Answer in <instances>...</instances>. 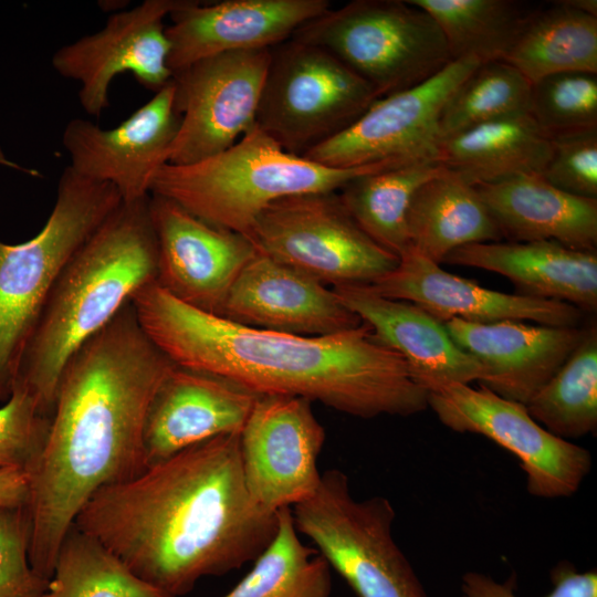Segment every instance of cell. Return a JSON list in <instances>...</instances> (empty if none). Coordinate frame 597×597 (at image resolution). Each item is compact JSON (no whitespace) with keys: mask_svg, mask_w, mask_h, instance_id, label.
I'll list each match as a JSON object with an SVG mask.
<instances>
[{"mask_svg":"<svg viewBox=\"0 0 597 597\" xmlns=\"http://www.w3.org/2000/svg\"><path fill=\"white\" fill-rule=\"evenodd\" d=\"M532 83L504 61L476 66L446 103L440 130L442 139L481 124L528 113Z\"/></svg>","mask_w":597,"mask_h":597,"instance_id":"34","label":"cell"},{"mask_svg":"<svg viewBox=\"0 0 597 597\" xmlns=\"http://www.w3.org/2000/svg\"><path fill=\"white\" fill-rule=\"evenodd\" d=\"M551 144L543 178L567 193L597 199V127L552 136Z\"/></svg>","mask_w":597,"mask_h":597,"instance_id":"38","label":"cell"},{"mask_svg":"<svg viewBox=\"0 0 597 597\" xmlns=\"http://www.w3.org/2000/svg\"><path fill=\"white\" fill-rule=\"evenodd\" d=\"M296 531L358 597H428L392 536L396 511L384 496L357 500L341 470L322 473L316 492L292 506Z\"/></svg>","mask_w":597,"mask_h":597,"instance_id":"8","label":"cell"},{"mask_svg":"<svg viewBox=\"0 0 597 597\" xmlns=\"http://www.w3.org/2000/svg\"><path fill=\"white\" fill-rule=\"evenodd\" d=\"M440 28L452 61H502L531 10L514 0H407Z\"/></svg>","mask_w":597,"mask_h":597,"instance_id":"32","label":"cell"},{"mask_svg":"<svg viewBox=\"0 0 597 597\" xmlns=\"http://www.w3.org/2000/svg\"><path fill=\"white\" fill-rule=\"evenodd\" d=\"M567 4L573 8L586 12L588 14L597 17V1L596 0H565Z\"/></svg>","mask_w":597,"mask_h":597,"instance_id":"42","label":"cell"},{"mask_svg":"<svg viewBox=\"0 0 597 597\" xmlns=\"http://www.w3.org/2000/svg\"><path fill=\"white\" fill-rule=\"evenodd\" d=\"M122 202L114 186L67 166L42 230L22 243L0 241V401L12 392L20 359L61 271Z\"/></svg>","mask_w":597,"mask_h":597,"instance_id":"6","label":"cell"},{"mask_svg":"<svg viewBox=\"0 0 597 597\" xmlns=\"http://www.w3.org/2000/svg\"><path fill=\"white\" fill-rule=\"evenodd\" d=\"M428 407L452 431L481 434L516 457L528 494L574 495L591 470L590 452L535 421L526 406L480 385L453 384L428 392Z\"/></svg>","mask_w":597,"mask_h":597,"instance_id":"11","label":"cell"},{"mask_svg":"<svg viewBox=\"0 0 597 597\" xmlns=\"http://www.w3.org/2000/svg\"><path fill=\"white\" fill-rule=\"evenodd\" d=\"M175 366L143 332L130 301L65 364L29 472V558L42 577L51 578L60 544L93 494L145 471L146 412Z\"/></svg>","mask_w":597,"mask_h":597,"instance_id":"2","label":"cell"},{"mask_svg":"<svg viewBox=\"0 0 597 597\" xmlns=\"http://www.w3.org/2000/svg\"><path fill=\"white\" fill-rule=\"evenodd\" d=\"M181 0H145L109 14L97 32L57 49L51 63L62 77L80 84L78 101L90 116L109 106L113 80L125 72L154 93L172 76L164 20Z\"/></svg>","mask_w":597,"mask_h":597,"instance_id":"14","label":"cell"},{"mask_svg":"<svg viewBox=\"0 0 597 597\" xmlns=\"http://www.w3.org/2000/svg\"><path fill=\"white\" fill-rule=\"evenodd\" d=\"M551 137L530 113L494 119L442 140L441 163L473 186L542 175Z\"/></svg>","mask_w":597,"mask_h":597,"instance_id":"26","label":"cell"},{"mask_svg":"<svg viewBox=\"0 0 597 597\" xmlns=\"http://www.w3.org/2000/svg\"><path fill=\"white\" fill-rule=\"evenodd\" d=\"M553 589L544 597H597V572H579L568 562L559 563L551 573ZM463 597H519L516 575L498 582L480 572H467L461 578Z\"/></svg>","mask_w":597,"mask_h":597,"instance_id":"39","label":"cell"},{"mask_svg":"<svg viewBox=\"0 0 597 597\" xmlns=\"http://www.w3.org/2000/svg\"><path fill=\"white\" fill-rule=\"evenodd\" d=\"M334 290L379 343L405 359L415 381L428 392L453 384H480L486 378L482 364L452 339L443 323L420 306L379 296L365 285Z\"/></svg>","mask_w":597,"mask_h":597,"instance_id":"23","label":"cell"},{"mask_svg":"<svg viewBox=\"0 0 597 597\" xmlns=\"http://www.w3.org/2000/svg\"><path fill=\"white\" fill-rule=\"evenodd\" d=\"M407 234L410 248L439 264L460 247L502 239L476 187L447 168L416 191Z\"/></svg>","mask_w":597,"mask_h":597,"instance_id":"27","label":"cell"},{"mask_svg":"<svg viewBox=\"0 0 597 597\" xmlns=\"http://www.w3.org/2000/svg\"><path fill=\"white\" fill-rule=\"evenodd\" d=\"M256 395L222 378L175 366L149 402L143 432L146 468L205 440L240 433Z\"/></svg>","mask_w":597,"mask_h":597,"instance_id":"21","label":"cell"},{"mask_svg":"<svg viewBox=\"0 0 597 597\" xmlns=\"http://www.w3.org/2000/svg\"><path fill=\"white\" fill-rule=\"evenodd\" d=\"M179 124L170 80L113 128H102L88 119H71L62 144L75 172L114 186L123 201L133 202L149 196L153 177L167 164Z\"/></svg>","mask_w":597,"mask_h":597,"instance_id":"17","label":"cell"},{"mask_svg":"<svg viewBox=\"0 0 597 597\" xmlns=\"http://www.w3.org/2000/svg\"><path fill=\"white\" fill-rule=\"evenodd\" d=\"M410 164L401 159L333 168L285 151L254 126L230 148L203 160L163 165L149 195L175 201L216 227L250 235L259 214L284 197L337 191L349 180Z\"/></svg>","mask_w":597,"mask_h":597,"instance_id":"5","label":"cell"},{"mask_svg":"<svg viewBox=\"0 0 597 597\" xmlns=\"http://www.w3.org/2000/svg\"><path fill=\"white\" fill-rule=\"evenodd\" d=\"M378 98L332 53L289 39L271 49L256 126L285 151L303 156L348 128Z\"/></svg>","mask_w":597,"mask_h":597,"instance_id":"9","label":"cell"},{"mask_svg":"<svg viewBox=\"0 0 597 597\" xmlns=\"http://www.w3.org/2000/svg\"><path fill=\"white\" fill-rule=\"evenodd\" d=\"M130 302L143 332L176 366L256 396L301 397L359 418L407 417L428 408V391L405 359L363 322L324 336L266 331L187 305L156 282Z\"/></svg>","mask_w":597,"mask_h":597,"instance_id":"3","label":"cell"},{"mask_svg":"<svg viewBox=\"0 0 597 597\" xmlns=\"http://www.w3.org/2000/svg\"><path fill=\"white\" fill-rule=\"evenodd\" d=\"M220 316L286 334L324 336L362 324L335 290L258 252L242 269Z\"/></svg>","mask_w":597,"mask_h":597,"instance_id":"20","label":"cell"},{"mask_svg":"<svg viewBox=\"0 0 597 597\" xmlns=\"http://www.w3.org/2000/svg\"><path fill=\"white\" fill-rule=\"evenodd\" d=\"M30 519L25 506H0V597H41L48 578L29 558Z\"/></svg>","mask_w":597,"mask_h":597,"instance_id":"37","label":"cell"},{"mask_svg":"<svg viewBox=\"0 0 597 597\" xmlns=\"http://www.w3.org/2000/svg\"><path fill=\"white\" fill-rule=\"evenodd\" d=\"M41 597H169L136 577L97 540L74 524L64 535Z\"/></svg>","mask_w":597,"mask_h":597,"instance_id":"33","label":"cell"},{"mask_svg":"<svg viewBox=\"0 0 597 597\" xmlns=\"http://www.w3.org/2000/svg\"><path fill=\"white\" fill-rule=\"evenodd\" d=\"M452 339L486 369L480 385L526 405L578 345L584 327L530 325L521 321L443 323Z\"/></svg>","mask_w":597,"mask_h":597,"instance_id":"22","label":"cell"},{"mask_svg":"<svg viewBox=\"0 0 597 597\" xmlns=\"http://www.w3.org/2000/svg\"><path fill=\"white\" fill-rule=\"evenodd\" d=\"M293 40L322 48L384 97L452 62L437 22L407 0H353L300 27Z\"/></svg>","mask_w":597,"mask_h":597,"instance_id":"7","label":"cell"},{"mask_svg":"<svg viewBox=\"0 0 597 597\" xmlns=\"http://www.w3.org/2000/svg\"><path fill=\"white\" fill-rule=\"evenodd\" d=\"M148 198L123 201L72 255L46 298L14 386L25 388L50 417L70 357L138 290L156 282L157 244Z\"/></svg>","mask_w":597,"mask_h":597,"instance_id":"4","label":"cell"},{"mask_svg":"<svg viewBox=\"0 0 597 597\" xmlns=\"http://www.w3.org/2000/svg\"><path fill=\"white\" fill-rule=\"evenodd\" d=\"M0 166L18 170L20 172L27 174V175L32 176V177H41L42 176V174L39 170L28 168V167H23L20 164H18V163L11 160L10 158H8L1 147H0Z\"/></svg>","mask_w":597,"mask_h":597,"instance_id":"41","label":"cell"},{"mask_svg":"<svg viewBox=\"0 0 597 597\" xmlns=\"http://www.w3.org/2000/svg\"><path fill=\"white\" fill-rule=\"evenodd\" d=\"M442 263L501 274L517 294L568 303L584 313L597 310V252L556 241L481 242L460 247Z\"/></svg>","mask_w":597,"mask_h":597,"instance_id":"24","label":"cell"},{"mask_svg":"<svg viewBox=\"0 0 597 597\" xmlns=\"http://www.w3.org/2000/svg\"><path fill=\"white\" fill-rule=\"evenodd\" d=\"M480 64L474 57L453 60L423 83L376 100L348 128L303 156L333 168L387 159L441 163L443 107Z\"/></svg>","mask_w":597,"mask_h":597,"instance_id":"13","label":"cell"},{"mask_svg":"<svg viewBox=\"0 0 597 597\" xmlns=\"http://www.w3.org/2000/svg\"><path fill=\"white\" fill-rule=\"evenodd\" d=\"M29 483L28 472L0 468V506H27Z\"/></svg>","mask_w":597,"mask_h":597,"instance_id":"40","label":"cell"},{"mask_svg":"<svg viewBox=\"0 0 597 597\" xmlns=\"http://www.w3.org/2000/svg\"><path fill=\"white\" fill-rule=\"evenodd\" d=\"M250 240L258 252L334 287L369 285L399 262L359 228L337 191L273 201Z\"/></svg>","mask_w":597,"mask_h":597,"instance_id":"10","label":"cell"},{"mask_svg":"<svg viewBox=\"0 0 597 597\" xmlns=\"http://www.w3.org/2000/svg\"><path fill=\"white\" fill-rule=\"evenodd\" d=\"M311 402L294 396H256L240 432L245 486L269 511L294 506L320 485L317 460L326 433Z\"/></svg>","mask_w":597,"mask_h":597,"instance_id":"15","label":"cell"},{"mask_svg":"<svg viewBox=\"0 0 597 597\" xmlns=\"http://www.w3.org/2000/svg\"><path fill=\"white\" fill-rule=\"evenodd\" d=\"M156 283L178 301L220 315L245 264L258 253L247 237L216 227L164 197L149 195Z\"/></svg>","mask_w":597,"mask_h":597,"instance_id":"16","label":"cell"},{"mask_svg":"<svg viewBox=\"0 0 597 597\" xmlns=\"http://www.w3.org/2000/svg\"><path fill=\"white\" fill-rule=\"evenodd\" d=\"M51 418L25 388L14 386L0 407V468L29 474L45 444Z\"/></svg>","mask_w":597,"mask_h":597,"instance_id":"36","label":"cell"},{"mask_svg":"<svg viewBox=\"0 0 597 597\" xmlns=\"http://www.w3.org/2000/svg\"><path fill=\"white\" fill-rule=\"evenodd\" d=\"M332 7L328 0H181L166 27L171 73L213 55L272 49Z\"/></svg>","mask_w":597,"mask_h":597,"instance_id":"18","label":"cell"},{"mask_svg":"<svg viewBox=\"0 0 597 597\" xmlns=\"http://www.w3.org/2000/svg\"><path fill=\"white\" fill-rule=\"evenodd\" d=\"M502 61L531 83L561 72L597 74V17L565 0L532 10Z\"/></svg>","mask_w":597,"mask_h":597,"instance_id":"28","label":"cell"},{"mask_svg":"<svg viewBox=\"0 0 597 597\" xmlns=\"http://www.w3.org/2000/svg\"><path fill=\"white\" fill-rule=\"evenodd\" d=\"M528 113L549 137L597 127V74L570 71L537 80Z\"/></svg>","mask_w":597,"mask_h":597,"instance_id":"35","label":"cell"},{"mask_svg":"<svg viewBox=\"0 0 597 597\" xmlns=\"http://www.w3.org/2000/svg\"><path fill=\"white\" fill-rule=\"evenodd\" d=\"M525 406L535 421L562 439H576L596 432V323L584 327L576 348Z\"/></svg>","mask_w":597,"mask_h":597,"instance_id":"30","label":"cell"},{"mask_svg":"<svg viewBox=\"0 0 597 597\" xmlns=\"http://www.w3.org/2000/svg\"><path fill=\"white\" fill-rule=\"evenodd\" d=\"M475 187L502 238L556 241L570 249L596 251L597 199L567 193L542 175Z\"/></svg>","mask_w":597,"mask_h":597,"instance_id":"25","label":"cell"},{"mask_svg":"<svg viewBox=\"0 0 597 597\" xmlns=\"http://www.w3.org/2000/svg\"><path fill=\"white\" fill-rule=\"evenodd\" d=\"M446 170L439 161H418L358 176L338 193L345 208L376 243L400 256L408 248L407 214L416 191Z\"/></svg>","mask_w":597,"mask_h":597,"instance_id":"29","label":"cell"},{"mask_svg":"<svg viewBox=\"0 0 597 597\" xmlns=\"http://www.w3.org/2000/svg\"><path fill=\"white\" fill-rule=\"evenodd\" d=\"M270 59L271 49L235 51L172 73L180 124L167 164L184 166L212 157L256 126Z\"/></svg>","mask_w":597,"mask_h":597,"instance_id":"12","label":"cell"},{"mask_svg":"<svg viewBox=\"0 0 597 597\" xmlns=\"http://www.w3.org/2000/svg\"><path fill=\"white\" fill-rule=\"evenodd\" d=\"M277 531L252 569L222 597H328L331 567L296 531L291 507L277 512Z\"/></svg>","mask_w":597,"mask_h":597,"instance_id":"31","label":"cell"},{"mask_svg":"<svg viewBox=\"0 0 597 597\" xmlns=\"http://www.w3.org/2000/svg\"><path fill=\"white\" fill-rule=\"evenodd\" d=\"M277 512L250 495L240 433L184 449L138 476L100 489L74 525L136 577L169 597L206 576L255 561L273 540Z\"/></svg>","mask_w":597,"mask_h":597,"instance_id":"1","label":"cell"},{"mask_svg":"<svg viewBox=\"0 0 597 597\" xmlns=\"http://www.w3.org/2000/svg\"><path fill=\"white\" fill-rule=\"evenodd\" d=\"M373 293L413 303L441 323L528 321L538 325L578 327L584 312L568 303L507 294L444 271L439 263L408 248L395 270L369 285Z\"/></svg>","mask_w":597,"mask_h":597,"instance_id":"19","label":"cell"}]
</instances>
